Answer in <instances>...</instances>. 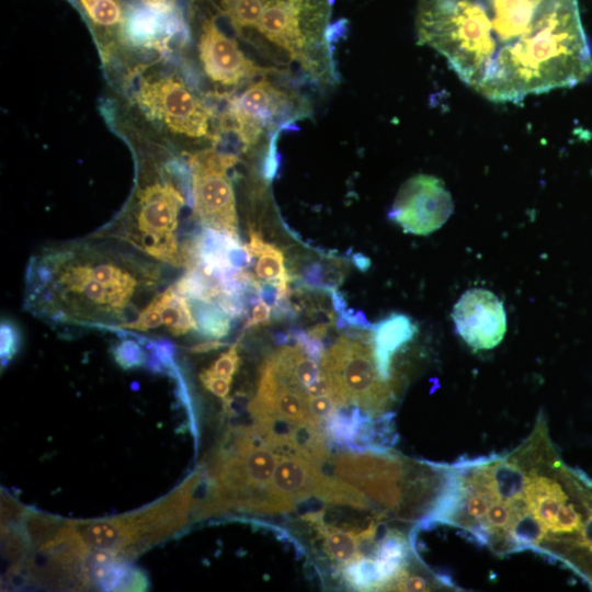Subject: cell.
Wrapping results in <instances>:
<instances>
[{
  "label": "cell",
  "mask_w": 592,
  "mask_h": 592,
  "mask_svg": "<svg viewBox=\"0 0 592 592\" xmlns=\"http://www.w3.org/2000/svg\"><path fill=\"white\" fill-rule=\"evenodd\" d=\"M269 492L282 512L309 498L348 506H354L360 500V491L353 485L327 476L318 464L296 455L280 456Z\"/></svg>",
  "instance_id": "obj_10"
},
{
  "label": "cell",
  "mask_w": 592,
  "mask_h": 592,
  "mask_svg": "<svg viewBox=\"0 0 592 592\" xmlns=\"http://www.w3.org/2000/svg\"><path fill=\"white\" fill-rule=\"evenodd\" d=\"M141 1L145 4H149V5H152V7H156V8H160V9H174V8H177L175 0H141Z\"/></svg>",
  "instance_id": "obj_29"
},
{
  "label": "cell",
  "mask_w": 592,
  "mask_h": 592,
  "mask_svg": "<svg viewBox=\"0 0 592 592\" xmlns=\"http://www.w3.org/2000/svg\"><path fill=\"white\" fill-rule=\"evenodd\" d=\"M184 205V196L171 179H156L137 190L124 215L92 236L124 242L167 266L186 267V249L179 232Z\"/></svg>",
  "instance_id": "obj_5"
},
{
  "label": "cell",
  "mask_w": 592,
  "mask_h": 592,
  "mask_svg": "<svg viewBox=\"0 0 592 592\" xmlns=\"http://www.w3.org/2000/svg\"><path fill=\"white\" fill-rule=\"evenodd\" d=\"M114 357L122 367L132 368L143 365L146 355L136 342L126 340L115 348Z\"/></svg>",
  "instance_id": "obj_22"
},
{
  "label": "cell",
  "mask_w": 592,
  "mask_h": 592,
  "mask_svg": "<svg viewBox=\"0 0 592 592\" xmlns=\"http://www.w3.org/2000/svg\"><path fill=\"white\" fill-rule=\"evenodd\" d=\"M418 34L493 101L573 87L592 72L577 0H420Z\"/></svg>",
  "instance_id": "obj_1"
},
{
  "label": "cell",
  "mask_w": 592,
  "mask_h": 592,
  "mask_svg": "<svg viewBox=\"0 0 592 592\" xmlns=\"http://www.w3.org/2000/svg\"><path fill=\"white\" fill-rule=\"evenodd\" d=\"M271 306L263 299L257 301L251 310V316L244 325V329L267 323L271 317Z\"/></svg>",
  "instance_id": "obj_27"
},
{
  "label": "cell",
  "mask_w": 592,
  "mask_h": 592,
  "mask_svg": "<svg viewBox=\"0 0 592 592\" xmlns=\"http://www.w3.org/2000/svg\"><path fill=\"white\" fill-rule=\"evenodd\" d=\"M237 161L232 153L203 149L190 156L189 170L198 223L206 229L239 239L235 193L228 177V169Z\"/></svg>",
  "instance_id": "obj_8"
},
{
  "label": "cell",
  "mask_w": 592,
  "mask_h": 592,
  "mask_svg": "<svg viewBox=\"0 0 592 592\" xmlns=\"http://www.w3.org/2000/svg\"><path fill=\"white\" fill-rule=\"evenodd\" d=\"M198 57L206 77L217 87L235 89L257 78L280 77L272 68L249 58L210 14L203 11Z\"/></svg>",
  "instance_id": "obj_11"
},
{
  "label": "cell",
  "mask_w": 592,
  "mask_h": 592,
  "mask_svg": "<svg viewBox=\"0 0 592 592\" xmlns=\"http://www.w3.org/2000/svg\"><path fill=\"white\" fill-rule=\"evenodd\" d=\"M203 11L226 22L280 77L320 87L338 82L331 24L334 0H201Z\"/></svg>",
  "instance_id": "obj_3"
},
{
  "label": "cell",
  "mask_w": 592,
  "mask_h": 592,
  "mask_svg": "<svg viewBox=\"0 0 592 592\" xmlns=\"http://www.w3.org/2000/svg\"><path fill=\"white\" fill-rule=\"evenodd\" d=\"M200 378L208 391L224 400L227 398L232 378L219 376L213 373L209 368L203 371Z\"/></svg>",
  "instance_id": "obj_24"
},
{
  "label": "cell",
  "mask_w": 592,
  "mask_h": 592,
  "mask_svg": "<svg viewBox=\"0 0 592 592\" xmlns=\"http://www.w3.org/2000/svg\"><path fill=\"white\" fill-rule=\"evenodd\" d=\"M277 452L255 426L228 430L207 468V493L195 517L229 510L273 513L269 488Z\"/></svg>",
  "instance_id": "obj_4"
},
{
  "label": "cell",
  "mask_w": 592,
  "mask_h": 592,
  "mask_svg": "<svg viewBox=\"0 0 592 592\" xmlns=\"http://www.w3.org/2000/svg\"><path fill=\"white\" fill-rule=\"evenodd\" d=\"M183 30V22L177 8L160 9L144 3L130 7L125 14L126 37L137 45L163 48Z\"/></svg>",
  "instance_id": "obj_15"
},
{
  "label": "cell",
  "mask_w": 592,
  "mask_h": 592,
  "mask_svg": "<svg viewBox=\"0 0 592 592\" xmlns=\"http://www.w3.org/2000/svg\"><path fill=\"white\" fill-rule=\"evenodd\" d=\"M292 337L310 358L320 364L325 352L321 340L301 330L293 331Z\"/></svg>",
  "instance_id": "obj_25"
},
{
  "label": "cell",
  "mask_w": 592,
  "mask_h": 592,
  "mask_svg": "<svg viewBox=\"0 0 592 592\" xmlns=\"http://www.w3.org/2000/svg\"><path fill=\"white\" fill-rule=\"evenodd\" d=\"M136 101L152 121L193 139L212 137L213 112L174 75H155L138 84Z\"/></svg>",
  "instance_id": "obj_9"
},
{
  "label": "cell",
  "mask_w": 592,
  "mask_h": 592,
  "mask_svg": "<svg viewBox=\"0 0 592 592\" xmlns=\"http://www.w3.org/2000/svg\"><path fill=\"white\" fill-rule=\"evenodd\" d=\"M89 19L103 27L124 23L125 13L118 0H78Z\"/></svg>",
  "instance_id": "obj_21"
},
{
  "label": "cell",
  "mask_w": 592,
  "mask_h": 592,
  "mask_svg": "<svg viewBox=\"0 0 592 592\" xmlns=\"http://www.w3.org/2000/svg\"><path fill=\"white\" fill-rule=\"evenodd\" d=\"M166 266L110 238L48 246L30 262L24 304L49 322L118 329L162 291Z\"/></svg>",
  "instance_id": "obj_2"
},
{
  "label": "cell",
  "mask_w": 592,
  "mask_h": 592,
  "mask_svg": "<svg viewBox=\"0 0 592 592\" xmlns=\"http://www.w3.org/2000/svg\"><path fill=\"white\" fill-rule=\"evenodd\" d=\"M452 316L457 333L475 350L493 349L505 335L506 312L491 291H466L454 305Z\"/></svg>",
  "instance_id": "obj_13"
},
{
  "label": "cell",
  "mask_w": 592,
  "mask_h": 592,
  "mask_svg": "<svg viewBox=\"0 0 592 592\" xmlns=\"http://www.w3.org/2000/svg\"><path fill=\"white\" fill-rule=\"evenodd\" d=\"M160 327L173 335L198 330L189 297L181 294L174 284L156 295L133 321L123 323L118 329L147 332Z\"/></svg>",
  "instance_id": "obj_14"
},
{
  "label": "cell",
  "mask_w": 592,
  "mask_h": 592,
  "mask_svg": "<svg viewBox=\"0 0 592 592\" xmlns=\"http://www.w3.org/2000/svg\"><path fill=\"white\" fill-rule=\"evenodd\" d=\"M246 248L252 260L258 259L254 266L257 277L275 285L281 299L288 298L289 282L293 277L286 271L283 252L275 244L265 242L253 228L249 230V242Z\"/></svg>",
  "instance_id": "obj_17"
},
{
  "label": "cell",
  "mask_w": 592,
  "mask_h": 592,
  "mask_svg": "<svg viewBox=\"0 0 592 592\" xmlns=\"http://www.w3.org/2000/svg\"><path fill=\"white\" fill-rule=\"evenodd\" d=\"M321 377L338 407L356 406L379 417L390 406L394 389L377 369L371 341L342 335L320 362Z\"/></svg>",
  "instance_id": "obj_6"
},
{
  "label": "cell",
  "mask_w": 592,
  "mask_h": 592,
  "mask_svg": "<svg viewBox=\"0 0 592 592\" xmlns=\"http://www.w3.org/2000/svg\"><path fill=\"white\" fill-rule=\"evenodd\" d=\"M19 337L9 323L1 325V360L2 363L10 361L18 350Z\"/></svg>",
  "instance_id": "obj_26"
},
{
  "label": "cell",
  "mask_w": 592,
  "mask_h": 592,
  "mask_svg": "<svg viewBox=\"0 0 592 592\" xmlns=\"http://www.w3.org/2000/svg\"><path fill=\"white\" fill-rule=\"evenodd\" d=\"M304 517L317 528L325 553L340 567L363 557L360 551L362 530H343L329 525L323 521L321 512H311Z\"/></svg>",
  "instance_id": "obj_18"
},
{
  "label": "cell",
  "mask_w": 592,
  "mask_h": 592,
  "mask_svg": "<svg viewBox=\"0 0 592 592\" xmlns=\"http://www.w3.org/2000/svg\"><path fill=\"white\" fill-rule=\"evenodd\" d=\"M195 318L198 330L204 335L220 339L230 329V316L218 305L209 301H202L196 308Z\"/></svg>",
  "instance_id": "obj_20"
},
{
  "label": "cell",
  "mask_w": 592,
  "mask_h": 592,
  "mask_svg": "<svg viewBox=\"0 0 592 592\" xmlns=\"http://www.w3.org/2000/svg\"><path fill=\"white\" fill-rule=\"evenodd\" d=\"M341 574L346 584L355 590H382L376 562L372 557H358L341 566Z\"/></svg>",
  "instance_id": "obj_19"
},
{
  "label": "cell",
  "mask_w": 592,
  "mask_h": 592,
  "mask_svg": "<svg viewBox=\"0 0 592 592\" xmlns=\"http://www.w3.org/2000/svg\"><path fill=\"white\" fill-rule=\"evenodd\" d=\"M417 332L415 325L402 314H391L372 327V346L377 369L383 378L390 380L394 354Z\"/></svg>",
  "instance_id": "obj_16"
},
{
  "label": "cell",
  "mask_w": 592,
  "mask_h": 592,
  "mask_svg": "<svg viewBox=\"0 0 592 592\" xmlns=\"http://www.w3.org/2000/svg\"><path fill=\"white\" fill-rule=\"evenodd\" d=\"M453 210L444 183L433 175L418 174L401 185L388 217L405 232L423 236L440 229Z\"/></svg>",
  "instance_id": "obj_12"
},
{
  "label": "cell",
  "mask_w": 592,
  "mask_h": 592,
  "mask_svg": "<svg viewBox=\"0 0 592 592\" xmlns=\"http://www.w3.org/2000/svg\"><path fill=\"white\" fill-rule=\"evenodd\" d=\"M310 113L311 106L304 95L264 77L228 101L223 126L249 149L266 134L277 137L282 129Z\"/></svg>",
  "instance_id": "obj_7"
},
{
  "label": "cell",
  "mask_w": 592,
  "mask_h": 592,
  "mask_svg": "<svg viewBox=\"0 0 592 592\" xmlns=\"http://www.w3.org/2000/svg\"><path fill=\"white\" fill-rule=\"evenodd\" d=\"M225 345H226V343L219 341L218 339L208 340V341H205V342H202L200 344H196V345L192 346L191 352H193V353H205V352H209V351H213V350H217V349L223 348Z\"/></svg>",
  "instance_id": "obj_28"
},
{
  "label": "cell",
  "mask_w": 592,
  "mask_h": 592,
  "mask_svg": "<svg viewBox=\"0 0 592 592\" xmlns=\"http://www.w3.org/2000/svg\"><path fill=\"white\" fill-rule=\"evenodd\" d=\"M238 344V342L234 343L226 352L220 354L208 368L219 376L232 378L241 363Z\"/></svg>",
  "instance_id": "obj_23"
}]
</instances>
